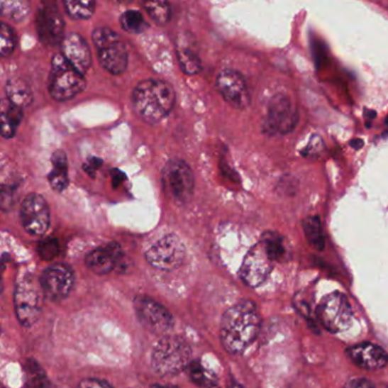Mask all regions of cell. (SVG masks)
<instances>
[{"mask_svg":"<svg viewBox=\"0 0 388 388\" xmlns=\"http://www.w3.org/2000/svg\"><path fill=\"white\" fill-rule=\"evenodd\" d=\"M121 256L122 250L120 245L111 243L106 246L96 248L90 252L87 256L86 265L92 272L104 276L114 270Z\"/></svg>","mask_w":388,"mask_h":388,"instance_id":"obj_19","label":"cell"},{"mask_svg":"<svg viewBox=\"0 0 388 388\" xmlns=\"http://www.w3.org/2000/svg\"><path fill=\"white\" fill-rule=\"evenodd\" d=\"M261 243L273 262H286L291 257V248L288 240L280 233L267 231L263 233Z\"/></svg>","mask_w":388,"mask_h":388,"instance_id":"obj_21","label":"cell"},{"mask_svg":"<svg viewBox=\"0 0 388 388\" xmlns=\"http://www.w3.org/2000/svg\"><path fill=\"white\" fill-rule=\"evenodd\" d=\"M74 272L69 265L58 263L52 265L43 273L40 279L41 291L52 302L67 299L74 286Z\"/></svg>","mask_w":388,"mask_h":388,"instance_id":"obj_11","label":"cell"},{"mask_svg":"<svg viewBox=\"0 0 388 388\" xmlns=\"http://www.w3.org/2000/svg\"><path fill=\"white\" fill-rule=\"evenodd\" d=\"M273 269V261L261 242L248 250L240 267V278L250 287L265 282Z\"/></svg>","mask_w":388,"mask_h":388,"instance_id":"obj_14","label":"cell"},{"mask_svg":"<svg viewBox=\"0 0 388 388\" xmlns=\"http://www.w3.org/2000/svg\"><path fill=\"white\" fill-rule=\"evenodd\" d=\"M176 103V92L165 81L148 79L141 81L133 94V109L137 116L155 124L170 114Z\"/></svg>","mask_w":388,"mask_h":388,"instance_id":"obj_2","label":"cell"},{"mask_svg":"<svg viewBox=\"0 0 388 388\" xmlns=\"http://www.w3.org/2000/svg\"><path fill=\"white\" fill-rule=\"evenodd\" d=\"M92 40L104 69L114 75L122 74L127 70V47L116 31L105 26L97 28L92 32Z\"/></svg>","mask_w":388,"mask_h":388,"instance_id":"obj_5","label":"cell"},{"mask_svg":"<svg viewBox=\"0 0 388 388\" xmlns=\"http://www.w3.org/2000/svg\"><path fill=\"white\" fill-rule=\"evenodd\" d=\"M386 123L388 124V116H387V118H386Z\"/></svg>","mask_w":388,"mask_h":388,"instance_id":"obj_40","label":"cell"},{"mask_svg":"<svg viewBox=\"0 0 388 388\" xmlns=\"http://www.w3.org/2000/svg\"><path fill=\"white\" fill-rule=\"evenodd\" d=\"M120 23H121L122 29L129 33H141L148 26L144 16L135 9L123 13L120 18Z\"/></svg>","mask_w":388,"mask_h":388,"instance_id":"obj_27","label":"cell"},{"mask_svg":"<svg viewBox=\"0 0 388 388\" xmlns=\"http://www.w3.org/2000/svg\"><path fill=\"white\" fill-rule=\"evenodd\" d=\"M344 388H377L372 382L365 378H352L346 382Z\"/></svg>","mask_w":388,"mask_h":388,"instance_id":"obj_34","label":"cell"},{"mask_svg":"<svg viewBox=\"0 0 388 388\" xmlns=\"http://www.w3.org/2000/svg\"><path fill=\"white\" fill-rule=\"evenodd\" d=\"M41 388H60L57 387V386L52 385V382H47L46 385L43 386V387Z\"/></svg>","mask_w":388,"mask_h":388,"instance_id":"obj_36","label":"cell"},{"mask_svg":"<svg viewBox=\"0 0 388 388\" xmlns=\"http://www.w3.org/2000/svg\"><path fill=\"white\" fill-rule=\"evenodd\" d=\"M145 256L147 262L158 270L172 271L182 265L186 248L176 235H167L153 245Z\"/></svg>","mask_w":388,"mask_h":388,"instance_id":"obj_8","label":"cell"},{"mask_svg":"<svg viewBox=\"0 0 388 388\" xmlns=\"http://www.w3.org/2000/svg\"><path fill=\"white\" fill-rule=\"evenodd\" d=\"M177 54H178L180 67L186 74H197L201 71V58L193 48L188 46H178Z\"/></svg>","mask_w":388,"mask_h":388,"instance_id":"obj_25","label":"cell"},{"mask_svg":"<svg viewBox=\"0 0 388 388\" xmlns=\"http://www.w3.org/2000/svg\"><path fill=\"white\" fill-rule=\"evenodd\" d=\"M261 316L255 303L244 299L226 311L220 326V338L228 353L245 351L259 335Z\"/></svg>","mask_w":388,"mask_h":388,"instance_id":"obj_1","label":"cell"},{"mask_svg":"<svg viewBox=\"0 0 388 388\" xmlns=\"http://www.w3.org/2000/svg\"><path fill=\"white\" fill-rule=\"evenodd\" d=\"M35 24L38 35L43 45L55 46L57 43H62L65 23L57 7L50 4L43 5L38 11Z\"/></svg>","mask_w":388,"mask_h":388,"instance_id":"obj_16","label":"cell"},{"mask_svg":"<svg viewBox=\"0 0 388 388\" xmlns=\"http://www.w3.org/2000/svg\"><path fill=\"white\" fill-rule=\"evenodd\" d=\"M188 368H189L188 370H189L190 379L193 380L196 385L199 387L210 385L211 380L209 379L203 365L199 361H192Z\"/></svg>","mask_w":388,"mask_h":388,"instance_id":"obj_32","label":"cell"},{"mask_svg":"<svg viewBox=\"0 0 388 388\" xmlns=\"http://www.w3.org/2000/svg\"><path fill=\"white\" fill-rule=\"evenodd\" d=\"M15 312L24 327H31L41 314V293L35 282L22 280L15 288Z\"/></svg>","mask_w":388,"mask_h":388,"instance_id":"obj_10","label":"cell"},{"mask_svg":"<svg viewBox=\"0 0 388 388\" xmlns=\"http://www.w3.org/2000/svg\"><path fill=\"white\" fill-rule=\"evenodd\" d=\"M78 388H113L109 382L105 380L96 379V378H88L84 379L79 384Z\"/></svg>","mask_w":388,"mask_h":388,"instance_id":"obj_33","label":"cell"},{"mask_svg":"<svg viewBox=\"0 0 388 388\" xmlns=\"http://www.w3.org/2000/svg\"><path fill=\"white\" fill-rule=\"evenodd\" d=\"M52 169L49 173L48 182L54 192L62 193L69 186L67 154L63 150H56L52 156Z\"/></svg>","mask_w":388,"mask_h":388,"instance_id":"obj_20","label":"cell"},{"mask_svg":"<svg viewBox=\"0 0 388 388\" xmlns=\"http://www.w3.org/2000/svg\"><path fill=\"white\" fill-rule=\"evenodd\" d=\"M15 45H16V39H15V33L6 23H1L0 28V52L4 57L12 55L14 52Z\"/></svg>","mask_w":388,"mask_h":388,"instance_id":"obj_30","label":"cell"},{"mask_svg":"<svg viewBox=\"0 0 388 388\" xmlns=\"http://www.w3.org/2000/svg\"><path fill=\"white\" fill-rule=\"evenodd\" d=\"M61 54L81 74L88 71L92 65V52L89 45L79 33H69L61 43Z\"/></svg>","mask_w":388,"mask_h":388,"instance_id":"obj_17","label":"cell"},{"mask_svg":"<svg viewBox=\"0 0 388 388\" xmlns=\"http://www.w3.org/2000/svg\"><path fill=\"white\" fill-rule=\"evenodd\" d=\"M377 388H388L387 384H382V385L379 386V387Z\"/></svg>","mask_w":388,"mask_h":388,"instance_id":"obj_39","label":"cell"},{"mask_svg":"<svg viewBox=\"0 0 388 388\" xmlns=\"http://www.w3.org/2000/svg\"><path fill=\"white\" fill-rule=\"evenodd\" d=\"M20 218L24 229L32 236H43L50 225V212L46 199L30 194L21 204Z\"/></svg>","mask_w":388,"mask_h":388,"instance_id":"obj_12","label":"cell"},{"mask_svg":"<svg viewBox=\"0 0 388 388\" xmlns=\"http://www.w3.org/2000/svg\"><path fill=\"white\" fill-rule=\"evenodd\" d=\"M86 88V79L65 60L63 55H55L49 77V94L52 99L65 101L72 99Z\"/></svg>","mask_w":388,"mask_h":388,"instance_id":"obj_4","label":"cell"},{"mask_svg":"<svg viewBox=\"0 0 388 388\" xmlns=\"http://www.w3.org/2000/svg\"><path fill=\"white\" fill-rule=\"evenodd\" d=\"M192 348L180 336H164L152 353V368L160 376H172L189 367Z\"/></svg>","mask_w":388,"mask_h":388,"instance_id":"obj_3","label":"cell"},{"mask_svg":"<svg viewBox=\"0 0 388 388\" xmlns=\"http://www.w3.org/2000/svg\"><path fill=\"white\" fill-rule=\"evenodd\" d=\"M346 354L352 362L365 370H378L388 363V354L380 346L370 343L348 348Z\"/></svg>","mask_w":388,"mask_h":388,"instance_id":"obj_18","label":"cell"},{"mask_svg":"<svg viewBox=\"0 0 388 388\" xmlns=\"http://www.w3.org/2000/svg\"><path fill=\"white\" fill-rule=\"evenodd\" d=\"M64 7L67 14L75 20H88L95 12V1H64Z\"/></svg>","mask_w":388,"mask_h":388,"instance_id":"obj_26","label":"cell"},{"mask_svg":"<svg viewBox=\"0 0 388 388\" xmlns=\"http://www.w3.org/2000/svg\"><path fill=\"white\" fill-rule=\"evenodd\" d=\"M303 231L312 248L318 250H325V236L322 233L319 216H309L303 221Z\"/></svg>","mask_w":388,"mask_h":388,"instance_id":"obj_24","label":"cell"},{"mask_svg":"<svg viewBox=\"0 0 388 388\" xmlns=\"http://www.w3.org/2000/svg\"><path fill=\"white\" fill-rule=\"evenodd\" d=\"M299 113L291 99L285 95H276L271 99L265 121V130L271 135H286L295 129Z\"/></svg>","mask_w":388,"mask_h":388,"instance_id":"obj_9","label":"cell"},{"mask_svg":"<svg viewBox=\"0 0 388 388\" xmlns=\"http://www.w3.org/2000/svg\"><path fill=\"white\" fill-rule=\"evenodd\" d=\"M1 14L14 22H21L30 12V4L28 1H1L0 4Z\"/></svg>","mask_w":388,"mask_h":388,"instance_id":"obj_29","label":"cell"},{"mask_svg":"<svg viewBox=\"0 0 388 388\" xmlns=\"http://www.w3.org/2000/svg\"><path fill=\"white\" fill-rule=\"evenodd\" d=\"M231 388H244L243 386L239 385V384H237V382H233L231 384Z\"/></svg>","mask_w":388,"mask_h":388,"instance_id":"obj_38","label":"cell"},{"mask_svg":"<svg viewBox=\"0 0 388 388\" xmlns=\"http://www.w3.org/2000/svg\"><path fill=\"white\" fill-rule=\"evenodd\" d=\"M95 160L96 158H92V160H89V162H87V163L84 164V170H86L87 172L89 173V174H92V173H95L94 167H99L101 165V160H97V162H96V163H94V162H95Z\"/></svg>","mask_w":388,"mask_h":388,"instance_id":"obj_35","label":"cell"},{"mask_svg":"<svg viewBox=\"0 0 388 388\" xmlns=\"http://www.w3.org/2000/svg\"><path fill=\"white\" fill-rule=\"evenodd\" d=\"M152 388H176V387H171V386L153 385Z\"/></svg>","mask_w":388,"mask_h":388,"instance_id":"obj_37","label":"cell"},{"mask_svg":"<svg viewBox=\"0 0 388 388\" xmlns=\"http://www.w3.org/2000/svg\"><path fill=\"white\" fill-rule=\"evenodd\" d=\"M38 253L45 261H52L60 253V244L57 239L48 238L38 246Z\"/></svg>","mask_w":388,"mask_h":388,"instance_id":"obj_31","label":"cell"},{"mask_svg":"<svg viewBox=\"0 0 388 388\" xmlns=\"http://www.w3.org/2000/svg\"><path fill=\"white\" fill-rule=\"evenodd\" d=\"M163 186L174 203L184 205L189 201L195 187L193 171L186 162L173 158L163 169Z\"/></svg>","mask_w":388,"mask_h":388,"instance_id":"obj_6","label":"cell"},{"mask_svg":"<svg viewBox=\"0 0 388 388\" xmlns=\"http://www.w3.org/2000/svg\"><path fill=\"white\" fill-rule=\"evenodd\" d=\"M6 95L11 103L21 109L29 106L33 101V94L29 84L21 78H12L7 81Z\"/></svg>","mask_w":388,"mask_h":388,"instance_id":"obj_23","label":"cell"},{"mask_svg":"<svg viewBox=\"0 0 388 388\" xmlns=\"http://www.w3.org/2000/svg\"><path fill=\"white\" fill-rule=\"evenodd\" d=\"M316 314L323 328L333 334L348 329L353 320L351 304L340 292H334L323 297L318 305Z\"/></svg>","mask_w":388,"mask_h":388,"instance_id":"obj_7","label":"cell"},{"mask_svg":"<svg viewBox=\"0 0 388 388\" xmlns=\"http://www.w3.org/2000/svg\"><path fill=\"white\" fill-rule=\"evenodd\" d=\"M135 310L141 325L154 334H164L172 328L173 318L170 312L150 297H135Z\"/></svg>","mask_w":388,"mask_h":388,"instance_id":"obj_13","label":"cell"},{"mask_svg":"<svg viewBox=\"0 0 388 388\" xmlns=\"http://www.w3.org/2000/svg\"><path fill=\"white\" fill-rule=\"evenodd\" d=\"M147 13L158 26L167 24L171 18V7L167 1H148L144 4Z\"/></svg>","mask_w":388,"mask_h":388,"instance_id":"obj_28","label":"cell"},{"mask_svg":"<svg viewBox=\"0 0 388 388\" xmlns=\"http://www.w3.org/2000/svg\"><path fill=\"white\" fill-rule=\"evenodd\" d=\"M23 118L21 107L11 103L9 99L1 101V135L4 138H12Z\"/></svg>","mask_w":388,"mask_h":388,"instance_id":"obj_22","label":"cell"},{"mask_svg":"<svg viewBox=\"0 0 388 388\" xmlns=\"http://www.w3.org/2000/svg\"><path fill=\"white\" fill-rule=\"evenodd\" d=\"M216 87L227 103L237 109L250 106V95L244 77L235 70H222L216 78Z\"/></svg>","mask_w":388,"mask_h":388,"instance_id":"obj_15","label":"cell"}]
</instances>
